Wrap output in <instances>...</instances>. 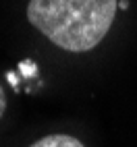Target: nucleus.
<instances>
[{
    "label": "nucleus",
    "instance_id": "1",
    "mask_svg": "<svg viewBox=\"0 0 137 147\" xmlns=\"http://www.w3.org/2000/svg\"><path fill=\"white\" fill-rule=\"evenodd\" d=\"M116 8L119 0H29L27 19L58 48L87 52L106 37Z\"/></svg>",
    "mask_w": 137,
    "mask_h": 147
},
{
    "label": "nucleus",
    "instance_id": "2",
    "mask_svg": "<svg viewBox=\"0 0 137 147\" xmlns=\"http://www.w3.org/2000/svg\"><path fill=\"white\" fill-rule=\"evenodd\" d=\"M29 147H85V145L79 139L68 137V135H48Z\"/></svg>",
    "mask_w": 137,
    "mask_h": 147
},
{
    "label": "nucleus",
    "instance_id": "3",
    "mask_svg": "<svg viewBox=\"0 0 137 147\" xmlns=\"http://www.w3.org/2000/svg\"><path fill=\"white\" fill-rule=\"evenodd\" d=\"M4 108H6V95L2 91V87H0V118H2V114H4Z\"/></svg>",
    "mask_w": 137,
    "mask_h": 147
},
{
    "label": "nucleus",
    "instance_id": "4",
    "mask_svg": "<svg viewBox=\"0 0 137 147\" xmlns=\"http://www.w3.org/2000/svg\"><path fill=\"white\" fill-rule=\"evenodd\" d=\"M119 6H121V8H127V6H129V2H127V0H119Z\"/></svg>",
    "mask_w": 137,
    "mask_h": 147
}]
</instances>
